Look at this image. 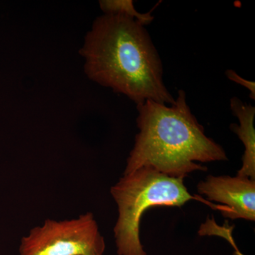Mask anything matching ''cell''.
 Segmentation results:
<instances>
[{
  "label": "cell",
  "mask_w": 255,
  "mask_h": 255,
  "mask_svg": "<svg viewBox=\"0 0 255 255\" xmlns=\"http://www.w3.org/2000/svg\"><path fill=\"white\" fill-rule=\"evenodd\" d=\"M110 192L118 206V219L114 228L118 255H147L140 242V225L142 214L151 207H179L194 199L221 211L225 218L231 216L226 206L191 195L184 178L169 177L151 167L124 174Z\"/></svg>",
  "instance_id": "obj_3"
},
{
  "label": "cell",
  "mask_w": 255,
  "mask_h": 255,
  "mask_svg": "<svg viewBox=\"0 0 255 255\" xmlns=\"http://www.w3.org/2000/svg\"><path fill=\"white\" fill-rule=\"evenodd\" d=\"M101 9L105 14H119L134 18L137 22L145 26L152 22L154 16L150 12L141 14L136 11L131 0H105L100 1Z\"/></svg>",
  "instance_id": "obj_7"
},
{
  "label": "cell",
  "mask_w": 255,
  "mask_h": 255,
  "mask_svg": "<svg viewBox=\"0 0 255 255\" xmlns=\"http://www.w3.org/2000/svg\"><path fill=\"white\" fill-rule=\"evenodd\" d=\"M81 53L89 78L137 105L147 100L175 102L164 85L158 53L145 26L134 18L119 14L97 18Z\"/></svg>",
  "instance_id": "obj_1"
},
{
  "label": "cell",
  "mask_w": 255,
  "mask_h": 255,
  "mask_svg": "<svg viewBox=\"0 0 255 255\" xmlns=\"http://www.w3.org/2000/svg\"><path fill=\"white\" fill-rule=\"evenodd\" d=\"M137 110L139 132L124 174L151 167L169 177L184 178L194 171L207 170L198 162L227 160L224 149L206 136L191 113L184 90L178 92L169 107L147 100Z\"/></svg>",
  "instance_id": "obj_2"
},
{
  "label": "cell",
  "mask_w": 255,
  "mask_h": 255,
  "mask_svg": "<svg viewBox=\"0 0 255 255\" xmlns=\"http://www.w3.org/2000/svg\"><path fill=\"white\" fill-rule=\"evenodd\" d=\"M234 255H245L242 254L241 252H239V253H234Z\"/></svg>",
  "instance_id": "obj_9"
},
{
  "label": "cell",
  "mask_w": 255,
  "mask_h": 255,
  "mask_svg": "<svg viewBox=\"0 0 255 255\" xmlns=\"http://www.w3.org/2000/svg\"><path fill=\"white\" fill-rule=\"evenodd\" d=\"M105 238L93 214L76 219H46L23 236L19 255H103Z\"/></svg>",
  "instance_id": "obj_4"
},
{
  "label": "cell",
  "mask_w": 255,
  "mask_h": 255,
  "mask_svg": "<svg viewBox=\"0 0 255 255\" xmlns=\"http://www.w3.org/2000/svg\"><path fill=\"white\" fill-rule=\"evenodd\" d=\"M231 109L239 120L240 125L231 124L230 128L237 134L246 147L242 158L243 165L238 171V175L255 180V107L244 103L238 97H233L231 100Z\"/></svg>",
  "instance_id": "obj_6"
},
{
  "label": "cell",
  "mask_w": 255,
  "mask_h": 255,
  "mask_svg": "<svg viewBox=\"0 0 255 255\" xmlns=\"http://www.w3.org/2000/svg\"><path fill=\"white\" fill-rule=\"evenodd\" d=\"M226 76L231 81L239 84L242 86L246 87L251 92V98L252 100H255V82L249 81L246 79L242 78L236 71L233 70H228L226 73Z\"/></svg>",
  "instance_id": "obj_8"
},
{
  "label": "cell",
  "mask_w": 255,
  "mask_h": 255,
  "mask_svg": "<svg viewBox=\"0 0 255 255\" xmlns=\"http://www.w3.org/2000/svg\"><path fill=\"white\" fill-rule=\"evenodd\" d=\"M198 192L231 211L230 219L255 221V180L236 176L209 175L197 185Z\"/></svg>",
  "instance_id": "obj_5"
}]
</instances>
